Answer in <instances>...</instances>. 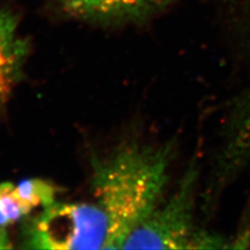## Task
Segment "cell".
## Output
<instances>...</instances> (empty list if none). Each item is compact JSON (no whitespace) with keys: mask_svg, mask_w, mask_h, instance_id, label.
Masks as SVG:
<instances>
[{"mask_svg":"<svg viewBox=\"0 0 250 250\" xmlns=\"http://www.w3.org/2000/svg\"><path fill=\"white\" fill-rule=\"evenodd\" d=\"M165 2L166 0H58L60 10L68 17L107 26L142 22Z\"/></svg>","mask_w":250,"mask_h":250,"instance_id":"obj_5","label":"cell"},{"mask_svg":"<svg viewBox=\"0 0 250 250\" xmlns=\"http://www.w3.org/2000/svg\"><path fill=\"white\" fill-rule=\"evenodd\" d=\"M20 238L25 249H111L106 216L94 202L56 201L23 218Z\"/></svg>","mask_w":250,"mask_h":250,"instance_id":"obj_2","label":"cell"},{"mask_svg":"<svg viewBox=\"0 0 250 250\" xmlns=\"http://www.w3.org/2000/svg\"><path fill=\"white\" fill-rule=\"evenodd\" d=\"M5 228H0V248H11Z\"/></svg>","mask_w":250,"mask_h":250,"instance_id":"obj_9","label":"cell"},{"mask_svg":"<svg viewBox=\"0 0 250 250\" xmlns=\"http://www.w3.org/2000/svg\"><path fill=\"white\" fill-rule=\"evenodd\" d=\"M201 166L193 158L173 191L167 193L151 214L127 238L122 249H189L199 225L196 223L200 200Z\"/></svg>","mask_w":250,"mask_h":250,"instance_id":"obj_3","label":"cell"},{"mask_svg":"<svg viewBox=\"0 0 250 250\" xmlns=\"http://www.w3.org/2000/svg\"><path fill=\"white\" fill-rule=\"evenodd\" d=\"M28 42L18 35V20L0 9V107L9 101L22 75Z\"/></svg>","mask_w":250,"mask_h":250,"instance_id":"obj_6","label":"cell"},{"mask_svg":"<svg viewBox=\"0 0 250 250\" xmlns=\"http://www.w3.org/2000/svg\"><path fill=\"white\" fill-rule=\"evenodd\" d=\"M15 193L29 210L42 206L48 207L56 202L58 188L40 178L25 179L15 186Z\"/></svg>","mask_w":250,"mask_h":250,"instance_id":"obj_7","label":"cell"},{"mask_svg":"<svg viewBox=\"0 0 250 250\" xmlns=\"http://www.w3.org/2000/svg\"><path fill=\"white\" fill-rule=\"evenodd\" d=\"M177 152L176 139L130 134L91 155V192L108 221L111 249H122L166 196Z\"/></svg>","mask_w":250,"mask_h":250,"instance_id":"obj_1","label":"cell"},{"mask_svg":"<svg viewBox=\"0 0 250 250\" xmlns=\"http://www.w3.org/2000/svg\"><path fill=\"white\" fill-rule=\"evenodd\" d=\"M0 212H1L10 223L23 220L30 210L19 200L15 193V185L12 183L0 184Z\"/></svg>","mask_w":250,"mask_h":250,"instance_id":"obj_8","label":"cell"},{"mask_svg":"<svg viewBox=\"0 0 250 250\" xmlns=\"http://www.w3.org/2000/svg\"><path fill=\"white\" fill-rule=\"evenodd\" d=\"M250 167V85L225 104L217 132L208 181L200 197L207 214L217 200Z\"/></svg>","mask_w":250,"mask_h":250,"instance_id":"obj_4","label":"cell"}]
</instances>
